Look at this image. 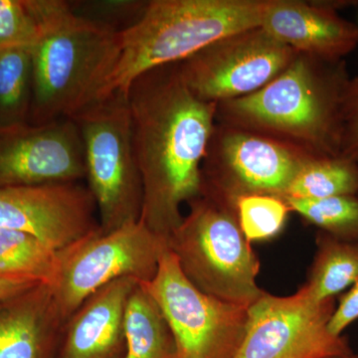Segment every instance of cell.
I'll list each match as a JSON object with an SVG mask.
<instances>
[{
  "label": "cell",
  "mask_w": 358,
  "mask_h": 358,
  "mask_svg": "<svg viewBox=\"0 0 358 358\" xmlns=\"http://www.w3.org/2000/svg\"><path fill=\"white\" fill-rule=\"evenodd\" d=\"M119 48L120 31L73 10L31 49L30 124L73 119L99 101L117 64Z\"/></svg>",
  "instance_id": "cell-4"
},
{
  "label": "cell",
  "mask_w": 358,
  "mask_h": 358,
  "mask_svg": "<svg viewBox=\"0 0 358 358\" xmlns=\"http://www.w3.org/2000/svg\"><path fill=\"white\" fill-rule=\"evenodd\" d=\"M39 284L32 280L21 279V278L0 277V299L11 294L20 293Z\"/></svg>",
  "instance_id": "cell-28"
},
{
  "label": "cell",
  "mask_w": 358,
  "mask_h": 358,
  "mask_svg": "<svg viewBox=\"0 0 358 358\" xmlns=\"http://www.w3.org/2000/svg\"><path fill=\"white\" fill-rule=\"evenodd\" d=\"M358 320V281L352 285L348 293L343 294L338 307L329 320V331L334 336H343V331Z\"/></svg>",
  "instance_id": "cell-27"
},
{
  "label": "cell",
  "mask_w": 358,
  "mask_h": 358,
  "mask_svg": "<svg viewBox=\"0 0 358 358\" xmlns=\"http://www.w3.org/2000/svg\"><path fill=\"white\" fill-rule=\"evenodd\" d=\"M336 299L313 300L305 286L291 296L265 292L248 308L234 358H331L353 353L345 336L329 331Z\"/></svg>",
  "instance_id": "cell-10"
},
{
  "label": "cell",
  "mask_w": 358,
  "mask_h": 358,
  "mask_svg": "<svg viewBox=\"0 0 358 358\" xmlns=\"http://www.w3.org/2000/svg\"><path fill=\"white\" fill-rule=\"evenodd\" d=\"M136 162L143 181L140 220L167 241L182 222L181 205L201 195V166L217 103L187 88L178 63L141 75L129 87Z\"/></svg>",
  "instance_id": "cell-1"
},
{
  "label": "cell",
  "mask_w": 358,
  "mask_h": 358,
  "mask_svg": "<svg viewBox=\"0 0 358 358\" xmlns=\"http://www.w3.org/2000/svg\"><path fill=\"white\" fill-rule=\"evenodd\" d=\"M313 262L303 286L317 301L334 299L358 281V241H343L317 231Z\"/></svg>",
  "instance_id": "cell-19"
},
{
  "label": "cell",
  "mask_w": 358,
  "mask_h": 358,
  "mask_svg": "<svg viewBox=\"0 0 358 358\" xmlns=\"http://www.w3.org/2000/svg\"><path fill=\"white\" fill-rule=\"evenodd\" d=\"M84 178V143L74 120L0 129V188L79 182Z\"/></svg>",
  "instance_id": "cell-12"
},
{
  "label": "cell",
  "mask_w": 358,
  "mask_h": 358,
  "mask_svg": "<svg viewBox=\"0 0 358 358\" xmlns=\"http://www.w3.org/2000/svg\"><path fill=\"white\" fill-rule=\"evenodd\" d=\"M138 284L122 278L96 291L64 322L55 358H124L126 312Z\"/></svg>",
  "instance_id": "cell-15"
},
{
  "label": "cell",
  "mask_w": 358,
  "mask_h": 358,
  "mask_svg": "<svg viewBox=\"0 0 358 358\" xmlns=\"http://www.w3.org/2000/svg\"><path fill=\"white\" fill-rule=\"evenodd\" d=\"M331 358H358V355H355V353H352V355H343V357H336Z\"/></svg>",
  "instance_id": "cell-29"
},
{
  "label": "cell",
  "mask_w": 358,
  "mask_h": 358,
  "mask_svg": "<svg viewBox=\"0 0 358 358\" xmlns=\"http://www.w3.org/2000/svg\"><path fill=\"white\" fill-rule=\"evenodd\" d=\"M126 339L124 358H180L164 313L141 282L127 306Z\"/></svg>",
  "instance_id": "cell-18"
},
{
  "label": "cell",
  "mask_w": 358,
  "mask_h": 358,
  "mask_svg": "<svg viewBox=\"0 0 358 358\" xmlns=\"http://www.w3.org/2000/svg\"><path fill=\"white\" fill-rule=\"evenodd\" d=\"M0 228L29 233L60 251L100 224L88 186L67 182L0 188Z\"/></svg>",
  "instance_id": "cell-13"
},
{
  "label": "cell",
  "mask_w": 358,
  "mask_h": 358,
  "mask_svg": "<svg viewBox=\"0 0 358 358\" xmlns=\"http://www.w3.org/2000/svg\"><path fill=\"white\" fill-rule=\"evenodd\" d=\"M271 0H150L120 32L119 58L100 99L128 93L141 75L181 62L231 33L260 26Z\"/></svg>",
  "instance_id": "cell-3"
},
{
  "label": "cell",
  "mask_w": 358,
  "mask_h": 358,
  "mask_svg": "<svg viewBox=\"0 0 358 358\" xmlns=\"http://www.w3.org/2000/svg\"><path fill=\"white\" fill-rule=\"evenodd\" d=\"M296 52L262 26L231 33L178 63L187 88L205 102L255 93L288 67Z\"/></svg>",
  "instance_id": "cell-11"
},
{
  "label": "cell",
  "mask_w": 358,
  "mask_h": 358,
  "mask_svg": "<svg viewBox=\"0 0 358 358\" xmlns=\"http://www.w3.org/2000/svg\"><path fill=\"white\" fill-rule=\"evenodd\" d=\"M317 155L249 129L216 122L201 166V195L236 207L250 195L284 199Z\"/></svg>",
  "instance_id": "cell-7"
},
{
  "label": "cell",
  "mask_w": 358,
  "mask_h": 358,
  "mask_svg": "<svg viewBox=\"0 0 358 358\" xmlns=\"http://www.w3.org/2000/svg\"><path fill=\"white\" fill-rule=\"evenodd\" d=\"M141 284L164 313L180 358H234L246 331L249 308L197 289L169 247L154 279Z\"/></svg>",
  "instance_id": "cell-9"
},
{
  "label": "cell",
  "mask_w": 358,
  "mask_h": 358,
  "mask_svg": "<svg viewBox=\"0 0 358 358\" xmlns=\"http://www.w3.org/2000/svg\"><path fill=\"white\" fill-rule=\"evenodd\" d=\"M350 79L345 59L322 60L296 52L263 88L217 103L216 122L272 136L317 157H336Z\"/></svg>",
  "instance_id": "cell-2"
},
{
  "label": "cell",
  "mask_w": 358,
  "mask_h": 358,
  "mask_svg": "<svg viewBox=\"0 0 358 358\" xmlns=\"http://www.w3.org/2000/svg\"><path fill=\"white\" fill-rule=\"evenodd\" d=\"M32 102L31 49L0 52V129L29 122Z\"/></svg>",
  "instance_id": "cell-21"
},
{
  "label": "cell",
  "mask_w": 358,
  "mask_h": 358,
  "mask_svg": "<svg viewBox=\"0 0 358 358\" xmlns=\"http://www.w3.org/2000/svg\"><path fill=\"white\" fill-rule=\"evenodd\" d=\"M166 249V240L140 220L106 234L94 231L58 251L60 265L52 289L63 322L89 296L115 280L152 281Z\"/></svg>",
  "instance_id": "cell-8"
},
{
  "label": "cell",
  "mask_w": 358,
  "mask_h": 358,
  "mask_svg": "<svg viewBox=\"0 0 358 358\" xmlns=\"http://www.w3.org/2000/svg\"><path fill=\"white\" fill-rule=\"evenodd\" d=\"M341 195H358V162L336 155L310 160L285 199H322Z\"/></svg>",
  "instance_id": "cell-22"
},
{
  "label": "cell",
  "mask_w": 358,
  "mask_h": 358,
  "mask_svg": "<svg viewBox=\"0 0 358 358\" xmlns=\"http://www.w3.org/2000/svg\"><path fill=\"white\" fill-rule=\"evenodd\" d=\"M147 2L133 0L85 2V4H72V7L78 16L110 26L121 32L140 17Z\"/></svg>",
  "instance_id": "cell-25"
},
{
  "label": "cell",
  "mask_w": 358,
  "mask_h": 358,
  "mask_svg": "<svg viewBox=\"0 0 358 358\" xmlns=\"http://www.w3.org/2000/svg\"><path fill=\"white\" fill-rule=\"evenodd\" d=\"M339 155L358 162V75L350 78L343 95Z\"/></svg>",
  "instance_id": "cell-26"
},
{
  "label": "cell",
  "mask_w": 358,
  "mask_h": 358,
  "mask_svg": "<svg viewBox=\"0 0 358 358\" xmlns=\"http://www.w3.org/2000/svg\"><path fill=\"white\" fill-rule=\"evenodd\" d=\"M187 205L167 239L179 267L204 294L249 308L265 291L257 282L260 260L242 232L236 207L207 195Z\"/></svg>",
  "instance_id": "cell-5"
},
{
  "label": "cell",
  "mask_w": 358,
  "mask_h": 358,
  "mask_svg": "<svg viewBox=\"0 0 358 358\" xmlns=\"http://www.w3.org/2000/svg\"><path fill=\"white\" fill-rule=\"evenodd\" d=\"M345 2L271 0L261 26L298 53L343 60L358 46V27L341 17Z\"/></svg>",
  "instance_id": "cell-14"
},
{
  "label": "cell",
  "mask_w": 358,
  "mask_h": 358,
  "mask_svg": "<svg viewBox=\"0 0 358 358\" xmlns=\"http://www.w3.org/2000/svg\"><path fill=\"white\" fill-rule=\"evenodd\" d=\"M58 251L29 233L0 228V277L21 278L53 286Z\"/></svg>",
  "instance_id": "cell-20"
},
{
  "label": "cell",
  "mask_w": 358,
  "mask_h": 358,
  "mask_svg": "<svg viewBox=\"0 0 358 358\" xmlns=\"http://www.w3.org/2000/svg\"><path fill=\"white\" fill-rule=\"evenodd\" d=\"M63 324L49 285L0 299V358H55Z\"/></svg>",
  "instance_id": "cell-16"
},
{
  "label": "cell",
  "mask_w": 358,
  "mask_h": 358,
  "mask_svg": "<svg viewBox=\"0 0 358 358\" xmlns=\"http://www.w3.org/2000/svg\"><path fill=\"white\" fill-rule=\"evenodd\" d=\"M238 221L247 240L267 241L282 232L292 210L285 199L271 195H250L236 202Z\"/></svg>",
  "instance_id": "cell-24"
},
{
  "label": "cell",
  "mask_w": 358,
  "mask_h": 358,
  "mask_svg": "<svg viewBox=\"0 0 358 358\" xmlns=\"http://www.w3.org/2000/svg\"><path fill=\"white\" fill-rule=\"evenodd\" d=\"M72 13L63 0H0V52L32 49Z\"/></svg>",
  "instance_id": "cell-17"
},
{
  "label": "cell",
  "mask_w": 358,
  "mask_h": 358,
  "mask_svg": "<svg viewBox=\"0 0 358 358\" xmlns=\"http://www.w3.org/2000/svg\"><path fill=\"white\" fill-rule=\"evenodd\" d=\"M292 212L343 241H358V196L341 195L322 199H285Z\"/></svg>",
  "instance_id": "cell-23"
},
{
  "label": "cell",
  "mask_w": 358,
  "mask_h": 358,
  "mask_svg": "<svg viewBox=\"0 0 358 358\" xmlns=\"http://www.w3.org/2000/svg\"><path fill=\"white\" fill-rule=\"evenodd\" d=\"M84 143L88 188L101 233L140 221L143 181L133 141L128 96L112 94L73 117Z\"/></svg>",
  "instance_id": "cell-6"
}]
</instances>
